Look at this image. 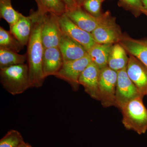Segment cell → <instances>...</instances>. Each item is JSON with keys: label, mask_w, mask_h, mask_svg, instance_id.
Listing matches in <instances>:
<instances>
[{"label": "cell", "mask_w": 147, "mask_h": 147, "mask_svg": "<svg viewBox=\"0 0 147 147\" xmlns=\"http://www.w3.org/2000/svg\"><path fill=\"white\" fill-rule=\"evenodd\" d=\"M33 24L28 44L27 59L29 77L31 88H38L43 85L45 78L42 69V58L44 48L41 39V30L45 14L31 10Z\"/></svg>", "instance_id": "1"}, {"label": "cell", "mask_w": 147, "mask_h": 147, "mask_svg": "<svg viewBox=\"0 0 147 147\" xmlns=\"http://www.w3.org/2000/svg\"><path fill=\"white\" fill-rule=\"evenodd\" d=\"M119 5L137 16L144 9L142 0H119Z\"/></svg>", "instance_id": "25"}, {"label": "cell", "mask_w": 147, "mask_h": 147, "mask_svg": "<svg viewBox=\"0 0 147 147\" xmlns=\"http://www.w3.org/2000/svg\"><path fill=\"white\" fill-rule=\"evenodd\" d=\"M65 14L76 26L90 33L113 17L108 11L100 16L95 17L87 12L82 6L74 9H67Z\"/></svg>", "instance_id": "5"}, {"label": "cell", "mask_w": 147, "mask_h": 147, "mask_svg": "<svg viewBox=\"0 0 147 147\" xmlns=\"http://www.w3.org/2000/svg\"><path fill=\"white\" fill-rule=\"evenodd\" d=\"M24 47L10 31L0 27V48L11 50L18 53Z\"/></svg>", "instance_id": "21"}, {"label": "cell", "mask_w": 147, "mask_h": 147, "mask_svg": "<svg viewBox=\"0 0 147 147\" xmlns=\"http://www.w3.org/2000/svg\"><path fill=\"white\" fill-rule=\"evenodd\" d=\"M58 16L62 32L81 44L87 51L96 44L91 33L85 31L76 26L65 13Z\"/></svg>", "instance_id": "9"}, {"label": "cell", "mask_w": 147, "mask_h": 147, "mask_svg": "<svg viewBox=\"0 0 147 147\" xmlns=\"http://www.w3.org/2000/svg\"><path fill=\"white\" fill-rule=\"evenodd\" d=\"M0 81L4 88L13 95L21 94L31 87L28 67L26 64L0 69Z\"/></svg>", "instance_id": "2"}, {"label": "cell", "mask_w": 147, "mask_h": 147, "mask_svg": "<svg viewBox=\"0 0 147 147\" xmlns=\"http://www.w3.org/2000/svg\"><path fill=\"white\" fill-rule=\"evenodd\" d=\"M126 53L119 43L114 44L109 56L108 66L116 71L126 67L129 59Z\"/></svg>", "instance_id": "18"}, {"label": "cell", "mask_w": 147, "mask_h": 147, "mask_svg": "<svg viewBox=\"0 0 147 147\" xmlns=\"http://www.w3.org/2000/svg\"><path fill=\"white\" fill-rule=\"evenodd\" d=\"M91 34L95 42L100 44L114 45L119 43L123 36L114 17L95 29Z\"/></svg>", "instance_id": "11"}, {"label": "cell", "mask_w": 147, "mask_h": 147, "mask_svg": "<svg viewBox=\"0 0 147 147\" xmlns=\"http://www.w3.org/2000/svg\"><path fill=\"white\" fill-rule=\"evenodd\" d=\"M142 13H144L147 16V10H146V9H145L142 11Z\"/></svg>", "instance_id": "29"}, {"label": "cell", "mask_w": 147, "mask_h": 147, "mask_svg": "<svg viewBox=\"0 0 147 147\" xmlns=\"http://www.w3.org/2000/svg\"><path fill=\"white\" fill-rule=\"evenodd\" d=\"M65 4L67 9H74L82 6L78 0H62Z\"/></svg>", "instance_id": "26"}, {"label": "cell", "mask_w": 147, "mask_h": 147, "mask_svg": "<svg viewBox=\"0 0 147 147\" xmlns=\"http://www.w3.org/2000/svg\"><path fill=\"white\" fill-rule=\"evenodd\" d=\"M142 1L145 9L147 10V0H142Z\"/></svg>", "instance_id": "28"}, {"label": "cell", "mask_w": 147, "mask_h": 147, "mask_svg": "<svg viewBox=\"0 0 147 147\" xmlns=\"http://www.w3.org/2000/svg\"><path fill=\"white\" fill-rule=\"evenodd\" d=\"M129 79L142 97L147 96V67L133 55H130L126 67Z\"/></svg>", "instance_id": "10"}, {"label": "cell", "mask_w": 147, "mask_h": 147, "mask_svg": "<svg viewBox=\"0 0 147 147\" xmlns=\"http://www.w3.org/2000/svg\"><path fill=\"white\" fill-rule=\"evenodd\" d=\"M117 76V71L111 69L108 66L100 70L98 84L99 101L104 108L115 106Z\"/></svg>", "instance_id": "4"}, {"label": "cell", "mask_w": 147, "mask_h": 147, "mask_svg": "<svg viewBox=\"0 0 147 147\" xmlns=\"http://www.w3.org/2000/svg\"><path fill=\"white\" fill-rule=\"evenodd\" d=\"M79 1V3H80V4L81 5H82V3L84 2V0H78Z\"/></svg>", "instance_id": "30"}, {"label": "cell", "mask_w": 147, "mask_h": 147, "mask_svg": "<svg viewBox=\"0 0 147 147\" xmlns=\"http://www.w3.org/2000/svg\"><path fill=\"white\" fill-rule=\"evenodd\" d=\"M64 63L63 57L59 47L44 49L42 58V69L45 78L55 76Z\"/></svg>", "instance_id": "14"}, {"label": "cell", "mask_w": 147, "mask_h": 147, "mask_svg": "<svg viewBox=\"0 0 147 147\" xmlns=\"http://www.w3.org/2000/svg\"><path fill=\"white\" fill-rule=\"evenodd\" d=\"M100 69L92 62L83 71L79 78V85H82L85 92L95 100H99L98 84Z\"/></svg>", "instance_id": "12"}, {"label": "cell", "mask_w": 147, "mask_h": 147, "mask_svg": "<svg viewBox=\"0 0 147 147\" xmlns=\"http://www.w3.org/2000/svg\"><path fill=\"white\" fill-rule=\"evenodd\" d=\"M24 142L19 131L11 129L0 140V147H19Z\"/></svg>", "instance_id": "23"}, {"label": "cell", "mask_w": 147, "mask_h": 147, "mask_svg": "<svg viewBox=\"0 0 147 147\" xmlns=\"http://www.w3.org/2000/svg\"><path fill=\"white\" fill-rule=\"evenodd\" d=\"M37 5V11L42 14L51 13L58 16L65 13L67 8L62 0H34Z\"/></svg>", "instance_id": "19"}, {"label": "cell", "mask_w": 147, "mask_h": 147, "mask_svg": "<svg viewBox=\"0 0 147 147\" xmlns=\"http://www.w3.org/2000/svg\"><path fill=\"white\" fill-rule=\"evenodd\" d=\"M19 147H32V146H31L30 144L28 143H26L25 142H23L22 144H21V146Z\"/></svg>", "instance_id": "27"}, {"label": "cell", "mask_w": 147, "mask_h": 147, "mask_svg": "<svg viewBox=\"0 0 147 147\" xmlns=\"http://www.w3.org/2000/svg\"><path fill=\"white\" fill-rule=\"evenodd\" d=\"M20 13L13 9L11 0H0V17L11 26L18 21Z\"/></svg>", "instance_id": "22"}, {"label": "cell", "mask_w": 147, "mask_h": 147, "mask_svg": "<svg viewBox=\"0 0 147 147\" xmlns=\"http://www.w3.org/2000/svg\"><path fill=\"white\" fill-rule=\"evenodd\" d=\"M130 55L137 58L147 67V40H140L123 35L119 42Z\"/></svg>", "instance_id": "16"}, {"label": "cell", "mask_w": 147, "mask_h": 147, "mask_svg": "<svg viewBox=\"0 0 147 147\" xmlns=\"http://www.w3.org/2000/svg\"><path fill=\"white\" fill-rule=\"evenodd\" d=\"M33 19L31 14L25 16L20 13L18 21L11 26L9 31L23 46L28 45L31 34Z\"/></svg>", "instance_id": "15"}, {"label": "cell", "mask_w": 147, "mask_h": 147, "mask_svg": "<svg viewBox=\"0 0 147 147\" xmlns=\"http://www.w3.org/2000/svg\"><path fill=\"white\" fill-rule=\"evenodd\" d=\"M126 67L117 71L115 107L120 110L130 100L140 96L142 97L137 88L129 77Z\"/></svg>", "instance_id": "7"}, {"label": "cell", "mask_w": 147, "mask_h": 147, "mask_svg": "<svg viewBox=\"0 0 147 147\" xmlns=\"http://www.w3.org/2000/svg\"><path fill=\"white\" fill-rule=\"evenodd\" d=\"M27 55H20L11 50L0 48V69L24 64Z\"/></svg>", "instance_id": "20"}, {"label": "cell", "mask_w": 147, "mask_h": 147, "mask_svg": "<svg viewBox=\"0 0 147 147\" xmlns=\"http://www.w3.org/2000/svg\"><path fill=\"white\" fill-rule=\"evenodd\" d=\"M62 33L58 16L45 13L41 30V39L44 49L59 47Z\"/></svg>", "instance_id": "8"}, {"label": "cell", "mask_w": 147, "mask_h": 147, "mask_svg": "<svg viewBox=\"0 0 147 147\" xmlns=\"http://www.w3.org/2000/svg\"><path fill=\"white\" fill-rule=\"evenodd\" d=\"M64 62L76 60L88 55V51L81 44L62 32L59 43Z\"/></svg>", "instance_id": "13"}, {"label": "cell", "mask_w": 147, "mask_h": 147, "mask_svg": "<svg viewBox=\"0 0 147 147\" xmlns=\"http://www.w3.org/2000/svg\"><path fill=\"white\" fill-rule=\"evenodd\" d=\"M143 98L140 96L127 103L121 110L122 123L125 128L140 134L147 131V109L144 105Z\"/></svg>", "instance_id": "3"}, {"label": "cell", "mask_w": 147, "mask_h": 147, "mask_svg": "<svg viewBox=\"0 0 147 147\" xmlns=\"http://www.w3.org/2000/svg\"><path fill=\"white\" fill-rule=\"evenodd\" d=\"M113 44H100L96 43L88 50V55L92 62L99 69H101L108 66Z\"/></svg>", "instance_id": "17"}, {"label": "cell", "mask_w": 147, "mask_h": 147, "mask_svg": "<svg viewBox=\"0 0 147 147\" xmlns=\"http://www.w3.org/2000/svg\"><path fill=\"white\" fill-rule=\"evenodd\" d=\"M105 0H84L82 7L84 10L92 16L98 17L102 15L101 5Z\"/></svg>", "instance_id": "24"}, {"label": "cell", "mask_w": 147, "mask_h": 147, "mask_svg": "<svg viewBox=\"0 0 147 147\" xmlns=\"http://www.w3.org/2000/svg\"><path fill=\"white\" fill-rule=\"evenodd\" d=\"M91 62L88 54L79 59L64 62L59 71L55 76L67 82L70 84L74 90H77L79 88V77L85 69Z\"/></svg>", "instance_id": "6"}]
</instances>
